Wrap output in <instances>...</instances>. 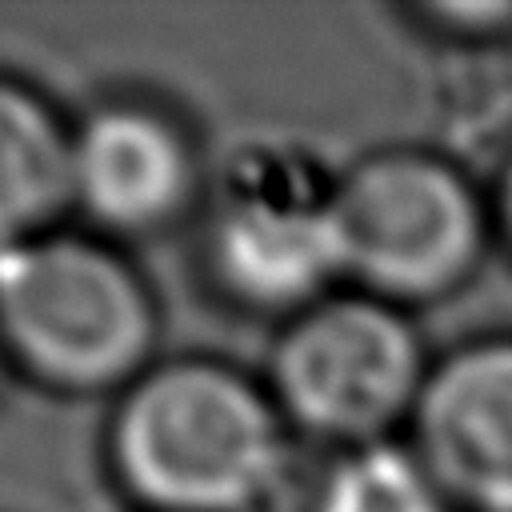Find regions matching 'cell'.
Returning <instances> with one entry per match:
<instances>
[{"label":"cell","instance_id":"6da1fadb","mask_svg":"<svg viewBox=\"0 0 512 512\" xmlns=\"http://www.w3.org/2000/svg\"><path fill=\"white\" fill-rule=\"evenodd\" d=\"M292 424L252 372L160 356L108 420V468L140 512H264L292 472Z\"/></svg>","mask_w":512,"mask_h":512},{"label":"cell","instance_id":"7a4b0ae2","mask_svg":"<svg viewBox=\"0 0 512 512\" xmlns=\"http://www.w3.org/2000/svg\"><path fill=\"white\" fill-rule=\"evenodd\" d=\"M156 340V296L112 240L60 224L0 248V344L16 376L120 396L160 360Z\"/></svg>","mask_w":512,"mask_h":512},{"label":"cell","instance_id":"3957f363","mask_svg":"<svg viewBox=\"0 0 512 512\" xmlns=\"http://www.w3.org/2000/svg\"><path fill=\"white\" fill-rule=\"evenodd\" d=\"M200 256L212 288L260 316H296L348 288L340 172L292 144H248L200 204Z\"/></svg>","mask_w":512,"mask_h":512},{"label":"cell","instance_id":"277c9868","mask_svg":"<svg viewBox=\"0 0 512 512\" xmlns=\"http://www.w3.org/2000/svg\"><path fill=\"white\" fill-rule=\"evenodd\" d=\"M492 232V196L444 152L376 148L340 172L344 280L408 312L464 288Z\"/></svg>","mask_w":512,"mask_h":512},{"label":"cell","instance_id":"5b68a950","mask_svg":"<svg viewBox=\"0 0 512 512\" xmlns=\"http://www.w3.org/2000/svg\"><path fill=\"white\" fill-rule=\"evenodd\" d=\"M428 372L432 356L408 308L340 288L284 320L264 384L292 432L340 452L412 424Z\"/></svg>","mask_w":512,"mask_h":512},{"label":"cell","instance_id":"8992f818","mask_svg":"<svg viewBox=\"0 0 512 512\" xmlns=\"http://www.w3.org/2000/svg\"><path fill=\"white\" fill-rule=\"evenodd\" d=\"M192 128L148 96H104L72 120V212L104 240H144L200 212Z\"/></svg>","mask_w":512,"mask_h":512},{"label":"cell","instance_id":"52a82bcc","mask_svg":"<svg viewBox=\"0 0 512 512\" xmlns=\"http://www.w3.org/2000/svg\"><path fill=\"white\" fill-rule=\"evenodd\" d=\"M408 432L460 512H512V332L436 356Z\"/></svg>","mask_w":512,"mask_h":512},{"label":"cell","instance_id":"ba28073f","mask_svg":"<svg viewBox=\"0 0 512 512\" xmlns=\"http://www.w3.org/2000/svg\"><path fill=\"white\" fill-rule=\"evenodd\" d=\"M72 212V120L28 80L0 72V248Z\"/></svg>","mask_w":512,"mask_h":512},{"label":"cell","instance_id":"9c48e42d","mask_svg":"<svg viewBox=\"0 0 512 512\" xmlns=\"http://www.w3.org/2000/svg\"><path fill=\"white\" fill-rule=\"evenodd\" d=\"M308 512H460L412 440L388 436L324 460Z\"/></svg>","mask_w":512,"mask_h":512},{"label":"cell","instance_id":"30bf717a","mask_svg":"<svg viewBox=\"0 0 512 512\" xmlns=\"http://www.w3.org/2000/svg\"><path fill=\"white\" fill-rule=\"evenodd\" d=\"M412 20L444 40L464 44H492L512 40V0H480V4H420L412 8Z\"/></svg>","mask_w":512,"mask_h":512},{"label":"cell","instance_id":"8fae6325","mask_svg":"<svg viewBox=\"0 0 512 512\" xmlns=\"http://www.w3.org/2000/svg\"><path fill=\"white\" fill-rule=\"evenodd\" d=\"M488 196H492V220H496V232L512 244V152H508V160L500 164L496 188H492Z\"/></svg>","mask_w":512,"mask_h":512},{"label":"cell","instance_id":"7c38bea8","mask_svg":"<svg viewBox=\"0 0 512 512\" xmlns=\"http://www.w3.org/2000/svg\"><path fill=\"white\" fill-rule=\"evenodd\" d=\"M8 376H16V372H12V360H8V352H4V344H0V392H4V380H8Z\"/></svg>","mask_w":512,"mask_h":512}]
</instances>
